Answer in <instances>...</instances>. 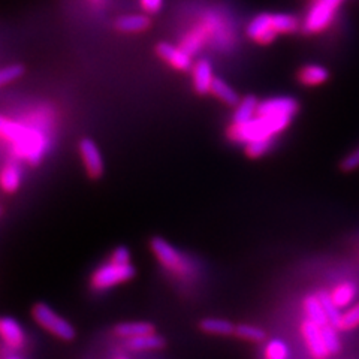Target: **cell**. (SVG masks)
<instances>
[{
	"mask_svg": "<svg viewBox=\"0 0 359 359\" xmlns=\"http://www.w3.org/2000/svg\"><path fill=\"white\" fill-rule=\"evenodd\" d=\"M330 78V72L327 67L320 65H307L301 67L298 72V80L306 87H316L323 83H327Z\"/></svg>",
	"mask_w": 359,
	"mask_h": 359,
	"instance_id": "cell-16",
	"label": "cell"
},
{
	"mask_svg": "<svg viewBox=\"0 0 359 359\" xmlns=\"http://www.w3.org/2000/svg\"><path fill=\"white\" fill-rule=\"evenodd\" d=\"M142 9L149 14H157L163 6V0H140Z\"/></svg>",
	"mask_w": 359,
	"mask_h": 359,
	"instance_id": "cell-34",
	"label": "cell"
},
{
	"mask_svg": "<svg viewBox=\"0 0 359 359\" xmlns=\"http://www.w3.org/2000/svg\"><path fill=\"white\" fill-rule=\"evenodd\" d=\"M137 274V269L132 264L129 265H117L108 262L102 266L95 269L90 277V286L93 290H107L112 286L126 283Z\"/></svg>",
	"mask_w": 359,
	"mask_h": 359,
	"instance_id": "cell-5",
	"label": "cell"
},
{
	"mask_svg": "<svg viewBox=\"0 0 359 359\" xmlns=\"http://www.w3.org/2000/svg\"><path fill=\"white\" fill-rule=\"evenodd\" d=\"M302 307H304L307 319L318 323L319 327H325V325L330 323L327 313H325L322 302L319 299V295H307L304 301H302Z\"/></svg>",
	"mask_w": 359,
	"mask_h": 359,
	"instance_id": "cell-20",
	"label": "cell"
},
{
	"mask_svg": "<svg viewBox=\"0 0 359 359\" xmlns=\"http://www.w3.org/2000/svg\"><path fill=\"white\" fill-rule=\"evenodd\" d=\"M109 262L117 265H129L130 264V252L126 245H118L111 255Z\"/></svg>",
	"mask_w": 359,
	"mask_h": 359,
	"instance_id": "cell-32",
	"label": "cell"
},
{
	"mask_svg": "<svg viewBox=\"0 0 359 359\" xmlns=\"http://www.w3.org/2000/svg\"><path fill=\"white\" fill-rule=\"evenodd\" d=\"M235 337L244 340V341H252V343H262L266 339V332L259 328V327H253V325H247V323H240L235 327Z\"/></svg>",
	"mask_w": 359,
	"mask_h": 359,
	"instance_id": "cell-25",
	"label": "cell"
},
{
	"mask_svg": "<svg viewBox=\"0 0 359 359\" xmlns=\"http://www.w3.org/2000/svg\"><path fill=\"white\" fill-rule=\"evenodd\" d=\"M6 359H20V358H17V356H9V358H6Z\"/></svg>",
	"mask_w": 359,
	"mask_h": 359,
	"instance_id": "cell-36",
	"label": "cell"
},
{
	"mask_svg": "<svg viewBox=\"0 0 359 359\" xmlns=\"http://www.w3.org/2000/svg\"><path fill=\"white\" fill-rule=\"evenodd\" d=\"M265 359H289V347L282 340L268 341L264 351Z\"/></svg>",
	"mask_w": 359,
	"mask_h": 359,
	"instance_id": "cell-28",
	"label": "cell"
},
{
	"mask_svg": "<svg viewBox=\"0 0 359 359\" xmlns=\"http://www.w3.org/2000/svg\"><path fill=\"white\" fill-rule=\"evenodd\" d=\"M322 332H323L325 344H327L330 353L331 355L339 353L341 349V341H340L339 334H337V328L332 327L331 323H328V325H325V327H322Z\"/></svg>",
	"mask_w": 359,
	"mask_h": 359,
	"instance_id": "cell-30",
	"label": "cell"
},
{
	"mask_svg": "<svg viewBox=\"0 0 359 359\" xmlns=\"http://www.w3.org/2000/svg\"><path fill=\"white\" fill-rule=\"evenodd\" d=\"M118 359H125V358H118Z\"/></svg>",
	"mask_w": 359,
	"mask_h": 359,
	"instance_id": "cell-37",
	"label": "cell"
},
{
	"mask_svg": "<svg viewBox=\"0 0 359 359\" xmlns=\"http://www.w3.org/2000/svg\"><path fill=\"white\" fill-rule=\"evenodd\" d=\"M257 107H259V100H257L253 95H247L240 100V104L235 107L232 123H249L257 116Z\"/></svg>",
	"mask_w": 359,
	"mask_h": 359,
	"instance_id": "cell-17",
	"label": "cell"
},
{
	"mask_svg": "<svg viewBox=\"0 0 359 359\" xmlns=\"http://www.w3.org/2000/svg\"><path fill=\"white\" fill-rule=\"evenodd\" d=\"M2 137L5 141L14 144L17 154L26 157L32 163H38L43 154L45 142L38 130L8 121L6 117H2Z\"/></svg>",
	"mask_w": 359,
	"mask_h": 359,
	"instance_id": "cell-2",
	"label": "cell"
},
{
	"mask_svg": "<svg viewBox=\"0 0 359 359\" xmlns=\"http://www.w3.org/2000/svg\"><path fill=\"white\" fill-rule=\"evenodd\" d=\"M330 295L334 304L340 310L349 309L355 304V299L359 295V287L353 282H341L330 292Z\"/></svg>",
	"mask_w": 359,
	"mask_h": 359,
	"instance_id": "cell-14",
	"label": "cell"
},
{
	"mask_svg": "<svg viewBox=\"0 0 359 359\" xmlns=\"http://www.w3.org/2000/svg\"><path fill=\"white\" fill-rule=\"evenodd\" d=\"M21 184V171L20 168L14 163H6L0 175V186H2L4 192L14 194L18 190Z\"/></svg>",
	"mask_w": 359,
	"mask_h": 359,
	"instance_id": "cell-23",
	"label": "cell"
},
{
	"mask_svg": "<svg viewBox=\"0 0 359 359\" xmlns=\"http://www.w3.org/2000/svg\"><path fill=\"white\" fill-rule=\"evenodd\" d=\"M151 21L147 15H123L116 20L114 27L123 33H138L147 30Z\"/></svg>",
	"mask_w": 359,
	"mask_h": 359,
	"instance_id": "cell-19",
	"label": "cell"
},
{
	"mask_svg": "<svg viewBox=\"0 0 359 359\" xmlns=\"http://www.w3.org/2000/svg\"><path fill=\"white\" fill-rule=\"evenodd\" d=\"M90 2H92V4L96 5V6H99V5H104L105 0H90Z\"/></svg>",
	"mask_w": 359,
	"mask_h": 359,
	"instance_id": "cell-35",
	"label": "cell"
},
{
	"mask_svg": "<svg viewBox=\"0 0 359 359\" xmlns=\"http://www.w3.org/2000/svg\"><path fill=\"white\" fill-rule=\"evenodd\" d=\"M273 145V140H259L244 145V153L249 159H259Z\"/></svg>",
	"mask_w": 359,
	"mask_h": 359,
	"instance_id": "cell-29",
	"label": "cell"
},
{
	"mask_svg": "<svg viewBox=\"0 0 359 359\" xmlns=\"http://www.w3.org/2000/svg\"><path fill=\"white\" fill-rule=\"evenodd\" d=\"M318 295H319V299L322 302L325 313H327L328 322L332 325V327H335L337 330H339V323H340V319H341V314L343 313L340 311L339 307L334 304V301H332V298L330 295V292H320V294H318Z\"/></svg>",
	"mask_w": 359,
	"mask_h": 359,
	"instance_id": "cell-26",
	"label": "cell"
},
{
	"mask_svg": "<svg viewBox=\"0 0 359 359\" xmlns=\"http://www.w3.org/2000/svg\"><path fill=\"white\" fill-rule=\"evenodd\" d=\"M150 249L156 256V259L159 261L168 271L174 273L175 276H186L189 273V266L184 261V257L166 240L161 237H153L150 240Z\"/></svg>",
	"mask_w": 359,
	"mask_h": 359,
	"instance_id": "cell-6",
	"label": "cell"
},
{
	"mask_svg": "<svg viewBox=\"0 0 359 359\" xmlns=\"http://www.w3.org/2000/svg\"><path fill=\"white\" fill-rule=\"evenodd\" d=\"M290 121L292 118L256 116L252 121L243 123V125L232 123L226 130V137L232 142L244 145L259 140H273L276 135L283 132L290 125Z\"/></svg>",
	"mask_w": 359,
	"mask_h": 359,
	"instance_id": "cell-1",
	"label": "cell"
},
{
	"mask_svg": "<svg viewBox=\"0 0 359 359\" xmlns=\"http://www.w3.org/2000/svg\"><path fill=\"white\" fill-rule=\"evenodd\" d=\"M340 168L344 172H351V171L358 170L359 168V147L344 157V159L341 161Z\"/></svg>",
	"mask_w": 359,
	"mask_h": 359,
	"instance_id": "cell-33",
	"label": "cell"
},
{
	"mask_svg": "<svg viewBox=\"0 0 359 359\" xmlns=\"http://www.w3.org/2000/svg\"><path fill=\"white\" fill-rule=\"evenodd\" d=\"M199 330L211 335H233L235 325L226 319L205 318L199 322Z\"/></svg>",
	"mask_w": 359,
	"mask_h": 359,
	"instance_id": "cell-22",
	"label": "cell"
},
{
	"mask_svg": "<svg viewBox=\"0 0 359 359\" xmlns=\"http://www.w3.org/2000/svg\"><path fill=\"white\" fill-rule=\"evenodd\" d=\"M156 53L165 63L171 65L177 71L187 72L192 71L195 66L192 62V55L187 54L182 47H175L172 43L159 42L156 45Z\"/></svg>",
	"mask_w": 359,
	"mask_h": 359,
	"instance_id": "cell-10",
	"label": "cell"
},
{
	"mask_svg": "<svg viewBox=\"0 0 359 359\" xmlns=\"http://www.w3.org/2000/svg\"><path fill=\"white\" fill-rule=\"evenodd\" d=\"M126 347L130 351H161L166 346V340L163 339L162 335L150 334V335H142V337H137V339H129L126 340Z\"/></svg>",
	"mask_w": 359,
	"mask_h": 359,
	"instance_id": "cell-18",
	"label": "cell"
},
{
	"mask_svg": "<svg viewBox=\"0 0 359 359\" xmlns=\"http://www.w3.org/2000/svg\"><path fill=\"white\" fill-rule=\"evenodd\" d=\"M32 318L39 327L45 331L51 332L54 337L63 340V341H72L75 339V330L72 325L59 316L48 304L45 302H36L32 307Z\"/></svg>",
	"mask_w": 359,
	"mask_h": 359,
	"instance_id": "cell-3",
	"label": "cell"
},
{
	"mask_svg": "<svg viewBox=\"0 0 359 359\" xmlns=\"http://www.w3.org/2000/svg\"><path fill=\"white\" fill-rule=\"evenodd\" d=\"M112 331H114V334L120 337V339L129 340V339H137V337L154 334L156 328L150 322H123V323H117Z\"/></svg>",
	"mask_w": 359,
	"mask_h": 359,
	"instance_id": "cell-15",
	"label": "cell"
},
{
	"mask_svg": "<svg viewBox=\"0 0 359 359\" xmlns=\"http://www.w3.org/2000/svg\"><path fill=\"white\" fill-rule=\"evenodd\" d=\"M245 33L247 36L257 43L261 45L271 43L277 38V32L274 30V26H273L271 14L264 13V14L256 15L249 25H247Z\"/></svg>",
	"mask_w": 359,
	"mask_h": 359,
	"instance_id": "cell-11",
	"label": "cell"
},
{
	"mask_svg": "<svg viewBox=\"0 0 359 359\" xmlns=\"http://www.w3.org/2000/svg\"><path fill=\"white\" fill-rule=\"evenodd\" d=\"M273 17V26L277 32V35L282 33H295L299 30V20L295 15L290 14H271Z\"/></svg>",
	"mask_w": 359,
	"mask_h": 359,
	"instance_id": "cell-24",
	"label": "cell"
},
{
	"mask_svg": "<svg viewBox=\"0 0 359 359\" xmlns=\"http://www.w3.org/2000/svg\"><path fill=\"white\" fill-rule=\"evenodd\" d=\"M301 334H302V339H304L307 344L310 355L314 359H327L331 355L327 344H325L322 327H319L318 323L306 319L301 323Z\"/></svg>",
	"mask_w": 359,
	"mask_h": 359,
	"instance_id": "cell-9",
	"label": "cell"
},
{
	"mask_svg": "<svg viewBox=\"0 0 359 359\" xmlns=\"http://www.w3.org/2000/svg\"><path fill=\"white\" fill-rule=\"evenodd\" d=\"M194 88L198 95H207L210 93L212 81H215V76H212V67L211 63L207 59H201L195 63L194 69Z\"/></svg>",
	"mask_w": 359,
	"mask_h": 359,
	"instance_id": "cell-13",
	"label": "cell"
},
{
	"mask_svg": "<svg viewBox=\"0 0 359 359\" xmlns=\"http://www.w3.org/2000/svg\"><path fill=\"white\" fill-rule=\"evenodd\" d=\"M210 93L215 97H217L220 102H223L224 105H228V107L235 108L240 104L238 93L235 92V90L231 86H228L226 83L220 80V78H217V76L215 78V81H212Z\"/></svg>",
	"mask_w": 359,
	"mask_h": 359,
	"instance_id": "cell-21",
	"label": "cell"
},
{
	"mask_svg": "<svg viewBox=\"0 0 359 359\" xmlns=\"http://www.w3.org/2000/svg\"><path fill=\"white\" fill-rule=\"evenodd\" d=\"M358 327H359V301L355 302V304L351 306L349 309H346V311H343L340 323H339V330L352 331Z\"/></svg>",
	"mask_w": 359,
	"mask_h": 359,
	"instance_id": "cell-27",
	"label": "cell"
},
{
	"mask_svg": "<svg viewBox=\"0 0 359 359\" xmlns=\"http://www.w3.org/2000/svg\"><path fill=\"white\" fill-rule=\"evenodd\" d=\"M299 111L298 100L294 97H273L259 102L257 116L259 117H277V118H294Z\"/></svg>",
	"mask_w": 359,
	"mask_h": 359,
	"instance_id": "cell-7",
	"label": "cell"
},
{
	"mask_svg": "<svg viewBox=\"0 0 359 359\" xmlns=\"http://www.w3.org/2000/svg\"><path fill=\"white\" fill-rule=\"evenodd\" d=\"M22 75H25V66L22 65L5 66L2 67V71H0V84L8 86L9 83L17 81Z\"/></svg>",
	"mask_w": 359,
	"mask_h": 359,
	"instance_id": "cell-31",
	"label": "cell"
},
{
	"mask_svg": "<svg viewBox=\"0 0 359 359\" xmlns=\"http://www.w3.org/2000/svg\"><path fill=\"white\" fill-rule=\"evenodd\" d=\"M343 0H314L302 22V30L310 35L323 32L331 26Z\"/></svg>",
	"mask_w": 359,
	"mask_h": 359,
	"instance_id": "cell-4",
	"label": "cell"
},
{
	"mask_svg": "<svg viewBox=\"0 0 359 359\" xmlns=\"http://www.w3.org/2000/svg\"><path fill=\"white\" fill-rule=\"evenodd\" d=\"M78 149H80V154H81L87 175L92 180H99L104 175L105 166H104L102 154H100V150L96 145V142L90 138H83L80 141V145H78Z\"/></svg>",
	"mask_w": 359,
	"mask_h": 359,
	"instance_id": "cell-8",
	"label": "cell"
},
{
	"mask_svg": "<svg viewBox=\"0 0 359 359\" xmlns=\"http://www.w3.org/2000/svg\"><path fill=\"white\" fill-rule=\"evenodd\" d=\"M0 335H2L4 343L11 349H20L26 341L25 331L20 327V323L9 316L0 319Z\"/></svg>",
	"mask_w": 359,
	"mask_h": 359,
	"instance_id": "cell-12",
	"label": "cell"
}]
</instances>
